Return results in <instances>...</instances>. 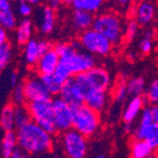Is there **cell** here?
I'll return each mask as SVG.
<instances>
[{"mask_svg": "<svg viewBox=\"0 0 158 158\" xmlns=\"http://www.w3.org/2000/svg\"><path fill=\"white\" fill-rule=\"evenodd\" d=\"M150 110H152V114H153L154 123H157L158 124V104L152 105L150 106Z\"/></svg>", "mask_w": 158, "mask_h": 158, "instance_id": "cell-40", "label": "cell"}, {"mask_svg": "<svg viewBox=\"0 0 158 158\" xmlns=\"http://www.w3.org/2000/svg\"><path fill=\"white\" fill-rule=\"evenodd\" d=\"M135 16L139 26H148L155 17V7L150 1H143L137 6Z\"/></svg>", "mask_w": 158, "mask_h": 158, "instance_id": "cell-17", "label": "cell"}, {"mask_svg": "<svg viewBox=\"0 0 158 158\" xmlns=\"http://www.w3.org/2000/svg\"><path fill=\"white\" fill-rule=\"evenodd\" d=\"M23 90L27 102L33 101H48L52 100V94L49 92L43 83L40 74H32L27 77L23 82Z\"/></svg>", "mask_w": 158, "mask_h": 158, "instance_id": "cell-10", "label": "cell"}, {"mask_svg": "<svg viewBox=\"0 0 158 158\" xmlns=\"http://www.w3.org/2000/svg\"><path fill=\"white\" fill-rule=\"evenodd\" d=\"M131 0H118V2L122 3V5H125V3H128Z\"/></svg>", "mask_w": 158, "mask_h": 158, "instance_id": "cell-45", "label": "cell"}, {"mask_svg": "<svg viewBox=\"0 0 158 158\" xmlns=\"http://www.w3.org/2000/svg\"><path fill=\"white\" fill-rule=\"evenodd\" d=\"M38 47H39L40 54L43 56L45 52H48V51L50 50L51 48H52V45L50 44V42H48L45 40H40V41H38Z\"/></svg>", "mask_w": 158, "mask_h": 158, "instance_id": "cell-37", "label": "cell"}, {"mask_svg": "<svg viewBox=\"0 0 158 158\" xmlns=\"http://www.w3.org/2000/svg\"><path fill=\"white\" fill-rule=\"evenodd\" d=\"M153 123H154V119H153V114H152L150 107H144L142 113H140L139 125L148 126V125H152Z\"/></svg>", "mask_w": 158, "mask_h": 158, "instance_id": "cell-35", "label": "cell"}, {"mask_svg": "<svg viewBox=\"0 0 158 158\" xmlns=\"http://www.w3.org/2000/svg\"><path fill=\"white\" fill-rule=\"evenodd\" d=\"M32 35V21L30 20L28 17L23 18V20H21V22L17 26V42L19 44L24 45L30 39Z\"/></svg>", "mask_w": 158, "mask_h": 158, "instance_id": "cell-22", "label": "cell"}, {"mask_svg": "<svg viewBox=\"0 0 158 158\" xmlns=\"http://www.w3.org/2000/svg\"><path fill=\"white\" fill-rule=\"evenodd\" d=\"M18 11L19 15L22 16L23 18L29 17L32 13L31 3H29L27 0H18Z\"/></svg>", "mask_w": 158, "mask_h": 158, "instance_id": "cell-36", "label": "cell"}, {"mask_svg": "<svg viewBox=\"0 0 158 158\" xmlns=\"http://www.w3.org/2000/svg\"><path fill=\"white\" fill-rule=\"evenodd\" d=\"M138 27H139V23L137 22L136 19H132V20L128 21L126 28H125V33H124V38L127 42L133 41L135 39L137 32H138Z\"/></svg>", "mask_w": 158, "mask_h": 158, "instance_id": "cell-33", "label": "cell"}, {"mask_svg": "<svg viewBox=\"0 0 158 158\" xmlns=\"http://www.w3.org/2000/svg\"><path fill=\"white\" fill-rule=\"evenodd\" d=\"M12 58V49L9 41L0 43V69L5 70Z\"/></svg>", "mask_w": 158, "mask_h": 158, "instance_id": "cell-28", "label": "cell"}, {"mask_svg": "<svg viewBox=\"0 0 158 158\" xmlns=\"http://www.w3.org/2000/svg\"><path fill=\"white\" fill-rule=\"evenodd\" d=\"M84 103L96 112H103L107 106L108 94L107 91L92 90L85 94Z\"/></svg>", "mask_w": 158, "mask_h": 158, "instance_id": "cell-14", "label": "cell"}, {"mask_svg": "<svg viewBox=\"0 0 158 158\" xmlns=\"http://www.w3.org/2000/svg\"><path fill=\"white\" fill-rule=\"evenodd\" d=\"M153 38H154V32L148 30L145 32V34L143 35L142 40L139 41V50L143 54H149L153 50Z\"/></svg>", "mask_w": 158, "mask_h": 158, "instance_id": "cell-29", "label": "cell"}, {"mask_svg": "<svg viewBox=\"0 0 158 158\" xmlns=\"http://www.w3.org/2000/svg\"><path fill=\"white\" fill-rule=\"evenodd\" d=\"M15 117H16V126L17 128L28 124L32 121L31 114L27 104L21 105H15Z\"/></svg>", "mask_w": 158, "mask_h": 158, "instance_id": "cell-25", "label": "cell"}, {"mask_svg": "<svg viewBox=\"0 0 158 158\" xmlns=\"http://www.w3.org/2000/svg\"><path fill=\"white\" fill-rule=\"evenodd\" d=\"M48 3H49V6H50L51 8L56 10L60 7L61 3H62V0H48Z\"/></svg>", "mask_w": 158, "mask_h": 158, "instance_id": "cell-42", "label": "cell"}, {"mask_svg": "<svg viewBox=\"0 0 158 158\" xmlns=\"http://www.w3.org/2000/svg\"><path fill=\"white\" fill-rule=\"evenodd\" d=\"M0 126L3 132L15 131L16 126V117H15V104L9 103L6 104L0 113Z\"/></svg>", "mask_w": 158, "mask_h": 158, "instance_id": "cell-18", "label": "cell"}, {"mask_svg": "<svg viewBox=\"0 0 158 158\" xmlns=\"http://www.w3.org/2000/svg\"><path fill=\"white\" fill-rule=\"evenodd\" d=\"M73 111V128L79 131L87 138H92L100 132L101 116L100 112L91 108L85 103L72 106Z\"/></svg>", "mask_w": 158, "mask_h": 158, "instance_id": "cell-2", "label": "cell"}, {"mask_svg": "<svg viewBox=\"0 0 158 158\" xmlns=\"http://www.w3.org/2000/svg\"><path fill=\"white\" fill-rule=\"evenodd\" d=\"M41 79H42L47 89L49 90V92L52 94V96H59L60 95L63 83H61L59 81V79L56 77V74H44V75H41Z\"/></svg>", "mask_w": 158, "mask_h": 158, "instance_id": "cell-24", "label": "cell"}, {"mask_svg": "<svg viewBox=\"0 0 158 158\" xmlns=\"http://www.w3.org/2000/svg\"><path fill=\"white\" fill-rule=\"evenodd\" d=\"M145 139L149 143L154 149H158V124L153 123L146 127Z\"/></svg>", "mask_w": 158, "mask_h": 158, "instance_id": "cell-30", "label": "cell"}, {"mask_svg": "<svg viewBox=\"0 0 158 158\" xmlns=\"http://www.w3.org/2000/svg\"><path fill=\"white\" fill-rule=\"evenodd\" d=\"M61 147L66 157L84 158L89 152L87 137L72 127L61 135Z\"/></svg>", "mask_w": 158, "mask_h": 158, "instance_id": "cell-6", "label": "cell"}, {"mask_svg": "<svg viewBox=\"0 0 158 158\" xmlns=\"http://www.w3.org/2000/svg\"><path fill=\"white\" fill-rule=\"evenodd\" d=\"M61 62H63L69 68L72 75H77L82 72H86L92 68L96 66V59L94 54L83 50H75L72 53L60 59Z\"/></svg>", "mask_w": 158, "mask_h": 158, "instance_id": "cell-8", "label": "cell"}, {"mask_svg": "<svg viewBox=\"0 0 158 158\" xmlns=\"http://www.w3.org/2000/svg\"><path fill=\"white\" fill-rule=\"evenodd\" d=\"M27 102L26 94H24L23 85H17L16 87H13V91L11 93V103L15 105H21Z\"/></svg>", "mask_w": 158, "mask_h": 158, "instance_id": "cell-32", "label": "cell"}, {"mask_svg": "<svg viewBox=\"0 0 158 158\" xmlns=\"http://www.w3.org/2000/svg\"><path fill=\"white\" fill-rule=\"evenodd\" d=\"M29 3H31V5H38V3L40 2V0H27Z\"/></svg>", "mask_w": 158, "mask_h": 158, "instance_id": "cell-43", "label": "cell"}, {"mask_svg": "<svg viewBox=\"0 0 158 158\" xmlns=\"http://www.w3.org/2000/svg\"><path fill=\"white\" fill-rule=\"evenodd\" d=\"M60 59L61 58L59 56V53L52 47L48 52H45L43 56H40L38 63L35 64L37 73L40 74V75L54 73L56 66H58L59 62H60Z\"/></svg>", "mask_w": 158, "mask_h": 158, "instance_id": "cell-12", "label": "cell"}, {"mask_svg": "<svg viewBox=\"0 0 158 158\" xmlns=\"http://www.w3.org/2000/svg\"><path fill=\"white\" fill-rule=\"evenodd\" d=\"M60 96L70 104L71 106L83 104L85 100L84 92L82 91L80 85L77 83L74 77H70L64 82L62 90H61Z\"/></svg>", "mask_w": 158, "mask_h": 158, "instance_id": "cell-11", "label": "cell"}, {"mask_svg": "<svg viewBox=\"0 0 158 158\" xmlns=\"http://www.w3.org/2000/svg\"><path fill=\"white\" fill-rule=\"evenodd\" d=\"M9 84L12 89L19 84V75L16 71L10 72V74H9Z\"/></svg>", "mask_w": 158, "mask_h": 158, "instance_id": "cell-38", "label": "cell"}, {"mask_svg": "<svg viewBox=\"0 0 158 158\" xmlns=\"http://www.w3.org/2000/svg\"><path fill=\"white\" fill-rule=\"evenodd\" d=\"M154 148L146 139H136L131 144V156L133 158H148L152 157L154 153Z\"/></svg>", "mask_w": 158, "mask_h": 158, "instance_id": "cell-19", "label": "cell"}, {"mask_svg": "<svg viewBox=\"0 0 158 158\" xmlns=\"http://www.w3.org/2000/svg\"><path fill=\"white\" fill-rule=\"evenodd\" d=\"M145 98L152 105L158 104V79H155L150 82V84L148 85L145 92Z\"/></svg>", "mask_w": 158, "mask_h": 158, "instance_id": "cell-31", "label": "cell"}, {"mask_svg": "<svg viewBox=\"0 0 158 158\" xmlns=\"http://www.w3.org/2000/svg\"><path fill=\"white\" fill-rule=\"evenodd\" d=\"M79 41L85 51L98 56H108L112 52L114 45L104 34L93 28L82 31L79 37Z\"/></svg>", "mask_w": 158, "mask_h": 158, "instance_id": "cell-7", "label": "cell"}, {"mask_svg": "<svg viewBox=\"0 0 158 158\" xmlns=\"http://www.w3.org/2000/svg\"><path fill=\"white\" fill-rule=\"evenodd\" d=\"M72 2H73V0H62V3L64 5H72Z\"/></svg>", "mask_w": 158, "mask_h": 158, "instance_id": "cell-44", "label": "cell"}, {"mask_svg": "<svg viewBox=\"0 0 158 158\" xmlns=\"http://www.w3.org/2000/svg\"><path fill=\"white\" fill-rule=\"evenodd\" d=\"M24 60L29 65L35 66V64L39 61L40 54L39 52V47H38V40L35 39H30L28 42L24 44Z\"/></svg>", "mask_w": 158, "mask_h": 158, "instance_id": "cell-23", "label": "cell"}, {"mask_svg": "<svg viewBox=\"0 0 158 158\" xmlns=\"http://www.w3.org/2000/svg\"><path fill=\"white\" fill-rule=\"evenodd\" d=\"M127 90L129 96H142L145 94V80L142 77H136L127 82Z\"/></svg>", "mask_w": 158, "mask_h": 158, "instance_id": "cell-27", "label": "cell"}, {"mask_svg": "<svg viewBox=\"0 0 158 158\" xmlns=\"http://www.w3.org/2000/svg\"><path fill=\"white\" fill-rule=\"evenodd\" d=\"M29 156V154L27 153L26 150H23L21 147H17L16 149L13 150L12 153V156H11V158H24V157H28Z\"/></svg>", "mask_w": 158, "mask_h": 158, "instance_id": "cell-39", "label": "cell"}, {"mask_svg": "<svg viewBox=\"0 0 158 158\" xmlns=\"http://www.w3.org/2000/svg\"><path fill=\"white\" fill-rule=\"evenodd\" d=\"M17 136L18 146L26 150L29 156L50 153L54 146L53 135L33 121L17 128Z\"/></svg>", "mask_w": 158, "mask_h": 158, "instance_id": "cell-1", "label": "cell"}, {"mask_svg": "<svg viewBox=\"0 0 158 158\" xmlns=\"http://www.w3.org/2000/svg\"><path fill=\"white\" fill-rule=\"evenodd\" d=\"M56 26V13L54 9L51 8L50 6L44 7L42 10V18L40 23V30L44 34H50L54 29Z\"/></svg>", "mask_w": 158, "mask_h": 158, "instance_id": "cell-21", "label": "cell"}, {"mask_svg": "<svg viewBox=\"0 0 158 158\" xmlns=\"http://www.w3.org/2000/svg\"><path fill=\"white\" fill-rule=\"evenodd\" d=\"M94 18L92 12L85 10H79L74 9V12L72 15V28L77 32L85 31L93 27Z\"/></svg>", "mask_w": 158, "mask_h": 158, "instance_id": "cell-15", "label": "cell"}, {"mask_svg": "<svg viewBox=\"0 0 158 158\" xmlns=\"http://www.w3.org/2000/svg\"><path fill=\"white\" fill-rule=\"evenodd\" d=\"M147 102V98H143V95L142 96H134V98H131V101L127 103L126 107L123 112V115H122V119L125 124L126 123L133 124V122L142 113L143 108H144Z\"/></svg>", "mask_w": 158, "mask_h": 158, "instance_id": "cell-13", "label": "cell"}, {"mask_svg": "<svg viewBox=\"0 0 158 158\" xmlns=\"http://www.w3.org/2000/svg\"><path fill=\"white\" fill-rule=\"evenodd\" d=\"M74 79L84 92V95L92 90L107 91L111 85L110 73L101 66H94L89 71L77 74Z\"/></svg>", "mask_w": 158, "mask_h": 158, "instance_id": "cell-4", "label": "cell"}, {"mask_svg": "<svg viewBox=\"0 0 158 158\" xmlns=\"http://www.w3.org/2000/svg\"><path fill=\"white\" fill-rule=\"evenodd\" d=\"M93 29L104 34L114 45L122 42L124 37V27L121 18L112 12L100 13L94 18Z\"/></svg>", "mask_w": 158, "mask_h": 158, "instance_id": "cell-3", "label": "cell"}, {"mask_svg": "<svg viewBox=\"0 0 158 158\" xmlns=\"http://www.w3.org/2000/svg\"><path fill=\"white\" fill-rule=\"evenodd\" d=\"M129 96L128 90H127V83L125 82H121L118 83L117 87L115 89V93H114V98L117 103H123L125 102L127 98Z\"/></svg>", "mask_w": 158, "mask_h": 158, "instance_id": "cell-34", "label": "cell"}, {"mask_svg": "<svg viewBox=\"0 0 158 158\" xmlns=\"http://www.w3.org/2000/svg\"><path fill=\"white\" fill-rule=\"evenodd\" d=\"M6 41H8V34H7V30L1 27L0 29V43H3Z\"/></svg>", "mask_w": 158, "mask_h": 158, "instance_id": "cell-41", "label": "cell"}, {"mask_svg": "<svg viewBox=\"0 0 158 158\" xmlns=\"http://www.w3.org/2000/svg\"><path fill=\"white\" fill-rule=\"evenodd\" d=\"M53 112H54V122L58 129V133H63L72 128L73 122V111L72 106L60 95L52 98Z\"/></svg>", "mask_w": 158, "mask_h": 158, "instance_id": "cell-9", "label": "cell"}, {"mask_svg": "<svg viewBox=\"0 0 158 158\" xmlns=\"http://www.w3.org/2000/svg\"><path fill=\"white\" fill-rule=\"evenodd\" d=\"M18 147V136L15 131L5 132L1 140V157L11 158L13 150Z\"/></svg>", "mask_w": 158, "mask_h": 158, "instance_id": "cell-20", "label": "cell"}, {"mask_svg": "<svg viewBox=\"0 0 158 158\" xmlns=\"http://www.w3.org/2000/svg\"><path fill=\"white\" fill-rule=\"evenodd\" d=\"M103 0H73L72 7L79 10H85L89 12L95 13L102 7Z\"/></svg>", "mask_w": 158, "mask_h": 158, "instance_id": "cell-26", "label": "cell"}, {"mask_svg": "<svg viewBox=\"0 0 158 158\" xmlns=\"http://www.w3.org/2000/svg\"><path fill=\"white\" fill-rule=\"evenodd\" d=\"M27 105L31 114L32 121L35 122L37 124H39L52 135H56L58 133L56 122H54L52 100L27 102Z\"/></svg>", "mask_w": 158, "mask_h": 158, "instance_id": "cell-5", "label": "cell"}, {"mask_svg": "<svg viewBox=\"0 0 158 158\" xmlns=\"http://www.w3.org/2000/svg\"><path fill=\"white\" fill-rule=\"evenodd\" d=\"M0 26L6 30H13L17 27V18L10 0H0Z\"/></svg>", "mask_w": 158, "mask_h": 158, "instance_id": "cell-16", "label": "cell"}]
</instances>
